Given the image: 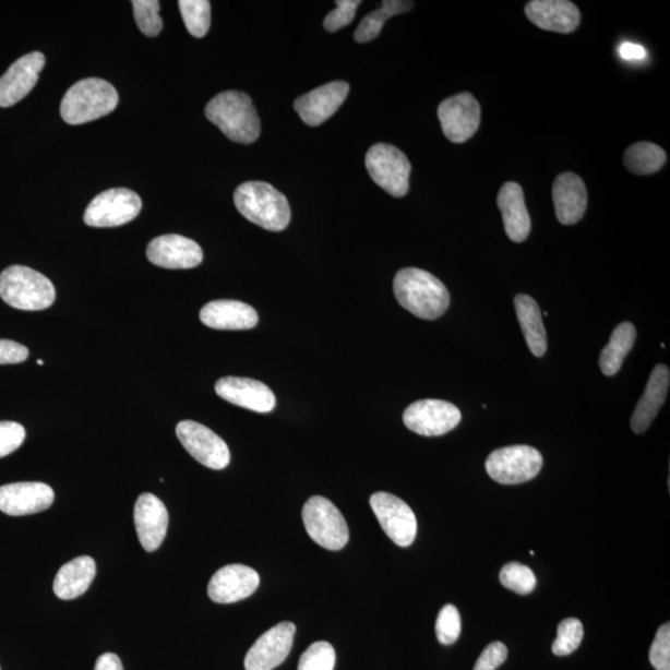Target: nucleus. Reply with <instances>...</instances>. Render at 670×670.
Returning a JSON list of instances; mask_svg holds the SVG:
<instances>
[{"label": "nucleus", "mask_w": 670, "mask_h": 670, "mask_svg": "<svg viewBox=\"0 0 670 670\" xmlns=\"http://www.w3.org/2000/svg\"><path fill=\"white\" fill-rule=\"evenodd\" d=\"M178 4L188 32L195 38H203L211 29V2H207V0H180Z\"/></svg>", "instance_id": "obj_32"}, {"label": "nucleus", "mask_w": 670, "mask_h": 670, "mask_svg": "<svg viewBox=\"0 0 670 670\" xmlns=\"http://www.w3.org/2000/svg\"><path fill=\"white\" fill-rule=\"evenodd\" d=\"M349 89V84L344 81L325 84L298 97L295 101V110L306 124L320 125L339 110L348 97Z\"/></svg>", "instance_id": "obj_19"}, {"label": "nucleus", "mask_w": 670, "mask_h": 670, "mask_svg": "<svg viewBox=\"0 0 670 670\" xmlns=\"http://www.w3.org/2000/svg\"><path fill=\"white\" fill-rule=\"evenodd\" d=\"M500 579L505 588L519 595H528L537 587V577L533 570L519 563L504 565Z\"/></svg>", "instance_id": "obj_33"}, {"label": "nucleus", "mask_w": 670, "mask_h": 670, "mask_svg": "<svg viewBox=\"0 0 670 670\" xmlns=\"http://www.w3.org/2000/svg\"><path fill=\"white\" fill-rule=\"evenodd\" d=\"M147 258L153 265L163 268L188 270L201 265L204 253L195 241L171 234L152 240Z\"/></svg>", "instance_id": "obj_16"}, {"label": "nucleus", "mask_w": 670, "mask_h": 670, "mask_svg": "<svg viewBox=\"0 0 670 670\" xmlns=\"http://www.w3.org/2000/svg\"><path fill=\"white\" fill-rule=\"evenodd\" d=\"M637 331L635 325L623 322L615 328L608 346L603 348L600 356V368L603 375L613 376L619 373L624 359L635 346Z\"/></svg>", "instance_id": "obj_29"}, {"label": "nucleus", "mask_w": 670, "mask_h": 670, "mask_svg": "<svg viewBox=\"0 0 670 670\" xmlns=\"http://www.w3.org/2000/svg\"><path fill=\"white\" fill-rule=\"evenodd\" d=\"M0 297L22 311H43L56 302L51 280L31 267L14 265L0 274Z\"/></svg>", "instance_id": "obj_5"}, {"label": "nucleus", "mask_w": 670, "mask_h": 670, "mask_svg": "<svg viewBox=\"0 0 670 670\" xmlns=\"http://www.w3.org/2000/svg\"><path fill=\"white\" fill-rule=\"evenodd\" d=\"M95 576V560L89 557L76 558L59 570L53 579V593L61 600H74L88 590Z\"/></svg>", "instance_id": "obj_27"}, {"label": "nucleus", "mask_w": 670, "mask_h": 670, "mask_svg": "<svg viewBox=\"0 0 670 670\" xmlns=\"http://www.w3.org/2000/svg\"><path fill=\"white\" fill-rule=\"evenodd\" d=\"M45 67V57L35 51L16 60L0 77V107H11L22 101L38 83Z\"/></svg>", "instance_id": "obj_20"}, {"label": "nucleus", "mask_w": 670, "mask_h": 670, "mask_svg": "<svg viewBox=\"0 0 670 670\" xmlns=\"http://www.w3.org/2000/svg\"><path fill=\"white\" fill-rule=\"evenodd\" d=\"M414 7V2L385 0L378 11L371 12L360 22L355 33V40L363 44L376 39L383 26L392 16L409 12Z\"/></svg>", "instance_id": "obj_31"}, {"label": "nucleus", "mask_w": 670, "mask_h": 670, "mask_svg": "<svg viewBox=\"0 0 670 670\" xmlns=\"http://www.w3.org/2000/svg\"><path fill=\"white\" fill-rule=\"evenodd\" d=\"M506 658H509V648L502 642H493L479 656L474 670H496Z\"/></svg>", "instance_id": "obj_41"}, {"label": "nucleus", "mask_w": 670, "mask_h": 670, "mask_svg": "<svg viewBox=\"0 0 670 670\" xmlns=\"http://www.w3.org/2000/svg\"><path fill=\"white\" fill-rule=\"evenodd\" d=\"M558 220L563 225H575L583 219L587 210V189L584 180L574 174H563L552 187Z\"/></svg>", "instance_id": "obj_24"}, {"label": "nucleus", "mask_w": 670, "mask_h": 670, "mask_svg": "<svg viewBox=\"0 0 670 670\" xmlns=\"http://www.w3.org/2000/svg\"><path fill=\"white\" fill-rule=\"evenodd\" d=\"M496 203L509 238L514 242L527 240L531 231V220L522 187L514 182L505 183L498 194Z\"/></svg>", "instance_id": "obj_26"}, {"label": "nucleus", "mask_w": 670, "mask_h": 670, "mask_svg": "<svg viewBox=\"0 0 670 670\" xmlns=\"http://www.w3.org/2000/svg\"><path fill=\"white\" fill-rule=\"evenodd\" d=\"M132 5L140 31L151 38L157 36L163 29V21L159 15L160 3L157 0H134Z\"/></svg>", "instance_id": "obj_35"}, {"label": "nucleus", "mask_w": 670, "mask_h": 670, "mask_svg": "<svg viewBox=\"0 0 670 670\" xmlns=\"http://www.w3.org/2000/svg\"><path fill=\"white\" fill-rule=\"evenodd\" d=\"M142 201L130 189L116 188L98 194L88 204L84 222L94 228H115L129 224L139 216Z\"/></svg>", "instance_id": "obj_9"}, {"label": "nucleus", "mask_w": 670, "mask_h": 670, "mask_svg": "<svg viewBox=\"0 0 670 670\" xmlns=\"http://www.w3.org/2000/svg\"><path fill=\"white\" fill-rule=\"evenodd\" d=\"M38 364L39 366H44V361L43 360H38Z\"/></svg>", "instance_id": "obj_45"}, {"label": "nucleus", "mask_w": 670, "mask_h": 670, "mask_svg": "<svg viewBox=\"0 0 670 670\" xmlns=\"http://www.w3.org/2000/svg\"><path fill=\"white\" fill-rule=\"evenodd\" d=\"M525 14L538 28L561 34L573 33L582 21L578 8L567 0H533Z\"/></svg>", "instance_id": "obj_22"}, {"label": "nucleus", "mask_w": 670, "mask_h": 670, "mask_svg": "<svg viewBox=\"0 0 670 670\" xmlns=\"http://www.w3.org/2000/svg\"><path fill=\"white\" fill-rule=\"evenodd\" d=\"M201 321L206 327L217 331H247L256 327L259 314L250 304L219 300L202 308Z\"/></svg>", "instance_id": "obj_23"}, {"label": "nucleus", "mask_w": 670, "mask_h": 670, "mask_svg": "<svg viewBox=\"0 0 670 670\" xmlns=\"http://www.w3.org/2000/svg\"><path fill=\"white\" fill-rule=\"evenodd\" d=\"M438 639L443 646H451L460 635V615L454 605H446L436 621Z\"/></svg>", "instance_id": "obj_37"}, {"label": "nucleus", "mask_w": 670, "mask_h": 670, "mask_svg": "<svg viewBox=\"0 0 670 670\" xmlns=\"http://www.w3.org/2000/svg\"><path fill=\"white\" fill-rule=\"evenodd\" d=\"M119 105V94L107 81L89 77L79 81L63 96L60 112L69 124H84L110 115Z\"/></svg>", "instance_id": "obj_4"}, {"label": "nucleus", "mask_w": 670, "mask_h": 670, "mask_svg": "<svg viewBox=\"0 0 670 670\" xmlns=\"http://www.w3.org/2000/svg\"><path fill=\"white\" fill-rule=\"evenodd\" d=\"M514 306L531 355L541 358L547 352L548 338L537 301L528 295H517L514 298Z\"/></svg>", "instance_id": "obj_28"}, {"label": "nucleus", "mask_w": 670, "mask_h": 670, "mask_svg": "<svg viewBox=\"0 0 670 670\" xmlns=\"http://www.w3.org/2000/svg\"><path fill=\"white\" fill-rule=\"evenodd\" d=\"M620 56L624 60L636 61L647 57V51L639 44L624 43L620 47Z\"/></svg>", "instance_id": "obj_43"}, {"label": "nucleus", "mask_w": 670, "mask_h": 670, "mask_svg": "<svg viewBox=\"0 0 670 670\" xmlns=\"http://www.w3.org/2000/svg\"><path fill=\"white\" fill-rule=\"evenodd\" d=\"M53 501L56 493L45 483L20 482L0 487V511L11 517L47 511Z\"/></svg>", "instance_id": "obj_17"}, {"label": "nucleus", "mask_w": 670, "mask_h": 670, "mask_svg": "<svg viewBox=\"0 0 670 670\" xmlns=\"http://www.w3.org/2000/svg\"><path fill=\"white\" fill-rule=\"evenodd\" d=\"M667 154L655 143L638 142L624 153V166L633 175H654L666 165Z\"/></svg>", "instance_id": "obj_30"}, {"label": "nucleus", "mask_w": 670, "mask_h": 670, "mask_svg": "<svg viewBox=\"0 0 670 670\" xmlns=\"http://www.w3.org/2000/svg\"><path fill=\"white\" fill-rule=\"evenodd\" d=\"M234 202L243 217L265 230L283 231L291 222L287 198L268 183L241 184L234 194Z\"/></svg>", "instance_id": "obj_3"}, {"label": "nucleus", "mask_w": 670, "mask_h": 670, "mask_svg": "<svg viewBox=\"0 0 670 670\" xmlns=\"http://www.w3.org/2000/svg\"><path fill=\"white\" fill-rule=\"evenodd\" d=\"M584 638L583 623L577 619H567L559 624L558 637L552 645V654L565 657L574 654Z\"/></svg>", "instance_id": "obj_34"}, {"label": "nucleus", "mask_w": 670, "mask_h": 670, "mask_svg": "<svg viewBox=\"0 0 670 670\" xmlns=\"http://www.w3.org/2000/svg\"><path fill=\"white\" fill-rule=\"evenodd\" d=\"M177 436L183 447L199 464L216 470L230 464V450L226 442L202 423L182 421L176 429Z\"/></svg>", "instance_id": "obj_12"}, {"label": "nucleus", "mask_w": 670, "mask_h": 670, "mask_svg": "<svg viewBox=\"0 0 670 670\" xmlns=\"http://www.w3.org/2000/svg\"><path fill=\"white\" fill-rule=\"evenodd\" d=\"M335 650L328 642H315L308 648L298 663V670H333Z\"/></svg>", "instance_id": "obj_36"}, {"label": "nucleus", "mask_w": 670, "mask_h": 670, "mask_svg": "<svg viewBox=\"0 0 670 670\" xmlns=\"http://www.w3.org/2000/svg\"><path fill=\"white\" fill-rule=\"evenodd\" d=\"M370 506L386 536L396 546L407 548L412 545L418 533V521L409 505L394 494L378 492L370 496Z\"/></svg>", "instance_id": "obj_10"}, {"label": "nucleus", "mask_w": 670, "mask_h": 670, "mask_svg": "<svg viewBox=\"0 0 670 670\" xmlns=\"http://www.w3.org/2000/svg\"><path fill=\"white\" fill-rule=\"evenodd\" d=\"M366 166L375 184L388 194L403 198L409 192L410 160L392 144H374L367 153Z\"/></svg>", "instance_id": "obj_7"}, {"label": "nucleus", "mask_w": 670, "mask_h": 670, "mask_svg": "<svg viewBox=\"0 0 670 670\" xmlns=\"http://www.w3.org/2000/svg\"><path fill=\"white\" fill-rule=\"evenodd\" d=\"M95 670H123L119 656L105 654L97 659Z\"/></svg>", "instance_id": "obj_44"}, {"label": "nucleus", "mask_w": 670, "mask_h": 670, "mask_svg": "<svg viewBox=\"0 0 670 670\" xmlns=\"http://www.w3.org/2000/svg\"><path fill=\"white\" fill-rule=\"evenodd\" d=\"M462 419L460 411L454 404L433 400H420L411 404L404 412L405 427L421 436H442L455 430Z\"/></svg>", "instance_id": "obj_11"}, {"label": "nucleus", "mask_w": 670, "mask_h": 670, "mask_svg": "<svg viewBox=\"0 0 670 670\" xmlns=\"http://www.w3.org/2000/svg\"><path fill=\"white\" fill-rule=\"evenodd\" d=\"M169 515L165 503L151 493L140 495L134 505V525L141 546L146 551H156L166 538Z\"/></svg>", "instance_id": "obj_21"}, {"label": "nucleus", "mask_w": 670, "mask_h": 670, "mask_svg": "<svg viewBox=\"0 0 670 670\" xmlns=\"http://www.w3.org/2000/svg\"><path fill=\"white\" fill-rule=\"evenodd\" d=\"M215 392L225 402L253 412L267 414L273 411L276 406L274 392L259 380L225 376L217 380Z\"/></svg>", "instance_id": "obj_15"}, {"label": "nucleus", "mask_w": 670, "mask_h": 670, "mask_svg": "<svg viewBox=\"0 0 670 670\" xmlns=\"http://www.w3.org/2000/svg\"><path fill=\"white\" fill-rule=\"evenodd\" d=\"M302 518L308 536L320 547L337 551L348 545L347 522L327 498L311 496L303 506Z\"/></svg>", "instance_id": "obj_6"}, {"label": "nucleus", "mask_w": 670, "mask_h": 670, "mask_svg": "<svg viewBox=\"0 0 670 670\" xmlns=\"http://www.w3.org/2000/svg\"><path fill=\"white\" fill-rule=\"evenodd\" d=\"M205 116L234 142L251 144L260 137V117L247 94L226 92L216 95L206 105Z\"/></svg>", "instance_id": "obj_2"}, {"label": "nucleus", "mask_w": 670, "mask_h": 670, "mask_svg": "<svg viewBox=\"0 0 670 670\" xmlns=\"http://www.w3.org/2000/svg\"><path fill=\"white\" fill-rule=\"evenodd\" d=\"M545 464L540 452L525 445L503 447L486 460L487 474L501 484H521L536 478Z\"/></svg>", "instance_id": "obj_8"}, {"label": "nucleus", "mask_w": 670, "mask_h": 670, "mask_svg": "<svg viewBox=\"0 0 670 670\" xmlns=\"http://www.w3.org/2000/svg\"><path fill=\"white\" fill-rule=\"evenodd\" d=\"M439 120L443 134L454 143L472 139L481 123V106L474 95L462 93L441 103Z\"/></svg>", "instance_id": "obj_13"}, {"label": "nucleus", "mask_w": 670, "mask_h": 670, "mask_svg": "<svg viewBox=\"0 0 670 670\" xmlns=\"http://www.w3.org/2000/svg\"><path fill=\"white\" fill-rule=\"evenodd\" d=\"M296 635L292 622H280L264 633L244 658L247 670H274L291 654Z\"/></svg>", "instance_id": "obj_14"}, {"label": "nucleus", "mask_w": 670, "mask_h": 670, "mask_svg": "<svg viewBox=\"0 0 670 670\" xmlns=\"http://www.w3.org/2000/svg\"><path fill=\"white\" fill-rule=\"evenodd\" d=\"M29 357L28 348L23 344L0 339V366L2 364H20Z\"/></svg>", "instance_id": "obj_42"}, {"label": "nucleus", "mask_w": 670, "mask_h": 670, "mask_svg": "<svg viewBox=\"0 0 670 670\" xmlns=\"http://www.w3.org/2000/svg\"><path fill=\"white\" fill-rule=\"evenodd\" d=\"M670 384V371L665 364L657 366L649 376L645 394L632 415L631 428L635 433L646 432L663 406Z\"/></svg>", "instance_id": "obj_25"}, {"label": "nucleus", "mask_w": 670, "mask_h": 670, "mask_svg": "<svg viewBox=\"0 0 670 670\" xmlns=\"http://www.w3.org/2000/svg\"><path fill=\"white\" fill-rule=\"evenodd\" d=\"M394 294L406 311L428 321L445 314L451 302L446 286L428 271L416 267L398 271L394 278Z\"/></svg>", "instance_id": "obj_1"}, {"label": "nucleus", "mask_w": 670, "mask_h": 670, "mask_svg": "<svg viewBox=\"0 0 670 670\" xmlns=\"http://www.w3.org/2000/svg\"><path fill=\"white\" fill-rule=\"evenodd\" d=\"M25 429L21 423L0 421V458L13 454L25 441Z\"/></svg>", "instance_id": "obj_40"}, {"label": "nucleus", "mask_w": 670, "mask_h": 670, "mask_svg": "<svg viewBox=\"0 0 670 670\" xmlns=\"http://www.w3.org/2000/svg\"><path fill=\"white\" fill-rule=\"evenodd\" d=\"M337 9H334L324 20V29L334 33L349 25L355 20L360 0H337Z\"/></svg>", "instance_id": "obj_39"}, {"label": "nucleus", "mask_w": 670, "mask_h": 670, "mask_svg": "<svg viewBox=\"0 0 670 670\" xmlns=\"http://www.w3.org/2000/svg\"><path fill=\"white\" fill-rule=\"evenodd\" d=\"M651 667L656 670H670V626L669 623L659 627L654 645L649 650Z\"/></svg>", "instance_id": "obj_38"}, {"label": "nucleus", "mask_w": 670, "mask_h": 670, "mask_svg": "<svg viewBox=\"0 0 670 670\" xmlns=\"http://www.w3.org/2000/svg\"><path fill=\"white\" fill-rule=\"evenodd\" d=\"M260 585L255 570L241 564L224 566L207 586V594L216 603H234L248 599Z\"/></svg>", "instance_id": "obj_18"}]
</instances>
